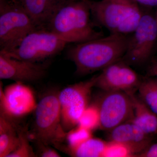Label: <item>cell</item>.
<instances>
[{
  "mask_svg": "<svg viewBox=\"0 0 157 157\" xmlns=\"http://www.w3.org/2000/svg\"><path fill=\"white\" fill-rule=\"evenodd\" d=\"M129 37L111 33L85 42L76 43L69 48L68 58L74 63L76 73L86 75L104 70L122 58Z\"/></svg>",
  "mask_w": 157,
  "mask_h": 157,
  "instance_id": "6da1fadb",
  "label": "cell"
},
{
  "mask_svg": "<svg viewBox=\"0 0 157 157\" xmlns=\"http://www.w3.org/2000/svg\"><path fill=\"white\" fill-rule=\"evenodd\" d=\"M89 1L67 0L48 25L50 30L69 43H80L101 37L91 21Z\"/></svg>",
  "mask_w": 157,
  "mask_h": 157,
  "instance_id": "7a4b0ae2",
  "label": "cell"
},
{
  "mask_svg": "<svg viewBox=\"0 0 157 157\" xmlns=\"http://www.w3.org/2000/svg\"><path fill=\"white\" fill-rule=\"evenodd\" d=\"M89 3L91 15L111 33L132 34L143 14L134 0H101Z\"/></svg>",
  "mask_w": 157,
  "mask_h": 157,
  "instance_id": "3957f363",
  "label": "cell"
},
{
  "mask_svg": "<svg viewBox=\"0 0 157 157\" xmlns=\"http://www.w3.org/2000/svg\"><path fill=\"white\" fill-rule=\"evenodd\" d=\"M38 29L20 1H2L0 8L1 51L15 49L28 34Z\"/></svg>",
  "mask_w": 157,
  "mask_h": 157,
  "instance_id": "277c9868",
  "label": "cell"
},
{
  "mask_svg": "<svg viewBox=\"0 0 157 157\" xmlns=\"http://www.w3.org/2000/svg\"><path fill=\"white\" fill-rule=\"evenodd\" d=\"M34 139L46 145L57 146L66 139L62 126L59 93L51 92L37 103L35 110Z\"/></svg>",
  "mask_w": 157,
  "mask_h": 157,
  "instance_id": "5b68a950",
  "label": "cell"
},
{
  "mask_svg": "<svg viewBox=\"0 0 157 157\" xmlns=\"http://www.w3.org/2000/svg\"><path fill=\"white\" fill-rule=\"evenodd\" d=\"M68 43L51 31L37 29L28 34L14 50L1 52L14 58L38 63L59 53Z\"/></svg>",
  "mask_w": 157,
  "mask_h": 157,
  "instance_id": "8992f818",
  "label": "cell"
},
{
  "mask_svg": "<svg viewBox=\"0 0 157 157\" xmlns=\"http://www.w3.org/2000/svg\"><path fill=\"white\" fill-rule=\"evenodd\" d=\"M97 76L69 86L59 92L62 126L66 132L78 125L82 113L89 106Z\"/></svg>",
  "mask_w": 157,
  "mask_h": 157,
  "instance_id": "52a82bcc",
  "label": "cell"
},
{
  "mask_svg": "<svg viewBox=\"0 0 157 157\" xmlns=\"http://www.w3.org/2000/svg\"><path fill=\"white\" fill-rule=\"evenodd\" d=\"M157 39V19L150 14H143L137 28L129 37L121 59L130 66L145 63L151 56Z\"/></svg>",
  "mask_w": 157,
  "mask_h": 157,
  "instance_id": "ba28073f",
  "label": "cell"
},
{
  "mask_svg": "<svg viewBox=\"0 0 157 157\" xmlns=\"http://www.w3.org/2000/svg\"><path fill=\"white\" fill-rule=\"evenodd\" d=\"M104 93L96 106L100 116L99 128L109 132L132 120L134 115L133 102L131 96L124 92Z\"/></svg>",
  "mask_w": 157,
  "mask_h": 157,
  "instance_id": "9c48e42d",
  "label": "cell"
},
{
  "mask_svg": "<svg viewBox=\"0 0 157 157\" xmlns=\"http://www.w3.org/2000/svg\"><path fill=\"white\" fill-rule=\"evenodd\" d=\"M141 81L131 66L121 59L97 75L95 86L104 92L122 91L132 94L138 90Z\"/></svg>",
  "mask_w": 157,
  "mask_h": 157,
  "instance_id": "30bf717a",
  "label": "cell"
},
{
  "mask_svg": "<svg viewBox=\"0 0 157 157\" xmlns=\"http://www.w3.org/2000/svg\"><path fill=\"white\" fill-rule=\"evenodd\" d=\"M1 113L13 118L25 116L35 110L37 103L30 88L16 82L0 90Z\"/></svg>",
  "mask_w": 157,
  "mask_h": 157,
  "instance_id": "8fae6325",
  "label": "cell"
},
{
  "mask_svg": "<svg viewBox=\"0 0 157 157\" xmlns=\"http://www.w3.org/2000/svg\"><path fill=\"white\" fill-rule=\"evenodd\" d=\"M46 73L44 64L11 57L0 52V78L16 82H32L43 78Z\"/></svg>",
  "mask_w": 157,
  "mask_h": 157,
  "instance_id": "7c38bea8",
  "label": "cell"
},
{
  "mask_svg": "<svg viewBox=\"0 0 157 157\" xmlns=\"http://www.w3.org/2000/svg\"><path fill=\"white\" fill-rule=\"evenodd\" d=\"M109 132L110 141L124 144L134 156H138L152 144L151 135L131 122L121 124Z\"/></svg>",
  "mask_w": 157,
  "mask_h": 157,
  "instance_id": "4fadbf2b",
  "label": "cell"
},
{
  "mask_svg": "<svg viewBox=\"0 0 157 157\" xmlns=\"http://www.w3.org/2000/svg\"><path fill=\"white\" fill-rule=\"evenodd\" d=\"M67 0H21V5L38 29L48 24Z\"/></svg>",
  "mask_w": 157,
  "mask_h": 157,
  "instance_id": "5bb4252c",
  "label": "cell"
},
{
  "mask_svg": "<svg viewBox=\"0 0 157 157\" xmlns=\"http://www.w3.org/2000/svg\"><path fill=\"white\" fill-rule=\"evenodd\" d=\"M12 118L0 114V157H8L17 148L20 141L19 127Z\"/></svg>",
  "mask_w": 157,
  "mask_h": 157,
  "instance_id": "9a60e30c",
  "label": "cell"
},
{
  "mask_svg": "<svg viewBox=\"0 0 157 157\" xmlns=\"http://www.w3.org/2000/svg\"><path fill=\"white\" fill-rule=\"evenodd\" d=\"M132 100L134 115L131 122L149 135H152L157 132V116L135 94H129Z\"/></svg>",
  "mask_w": 157,
  "mask_h": 157,
  "instance_id": "2e32d148",
  "label": "cell"
},
{
  "mask_svg": "<svg viewBox=\"0 0 157 157\" xmlns=\"http://www.w3.org/2000/svg\"><path fill=\"white\" fill-rule=\"evenodd\" d=\"M107 143L99 138L92 137L75 148L63 149L73 157H103Z\"/></svg>",
  "mask_w": 157,
  "mask_h": 157,
  "instance_id": "e0dca14e",
  "label": "cell"
},
{
  "mask_svg": "<svg viewBox=\"0 0 157 157\" xmlns=\"http://www.w3.org/2000/svg\"><path fill=\"white\" fill-rule=\"evenodd\" d=\"M139 98L157 115V78L142 80L138 87Z\"/></svg>",
  "mask_w": 157,
  "mask_h": 157,
  "instance_id": "ac0fdd59",
  "label": "cell"
},
{
  "mask_svg": "<svg viewBox=\"0 0 157 157\" xmlns=\"http://www.w3.org/2000/svg\"><path fill=\"white\" fill-rule=\"evenodd\" d=\"M92 131L77 125L67 132L66 139L68 146L62 148H74L92 137Z\"/></svg>",
  "mask_w": 157,
  "mask_h": 157,
  "instance_id": "d6986e66",
  "label": "cell"
},
{
  "mask_svg": "<svg viewBox=\"0 0 157 157\" xmlns=\"http://www.w3.org/2000/svg\"><path fill=\"white\" fill-rule=\"evenodd\" d=\"M78 125L92 131L100 126V116L96 105L89 106L79 119Z\"/></svg>",
  "mask_w": 157,
  "mask_h": 157,
  "instance_id": "ffe728a7",
  "label": "cell"
},
{
  "mask_svg": "<svg viewBox=\"0 0 157 157\" xmlns=\"http://www.w3.org/2000/svg\"><path fill=\"white\" fill-rule=\"evenodd\" d=\"M20 141L17 148L8 157H36L33 149L30 144L28 135L26 132L19 128Z\"/></svg>",
  "mask_w": 157,
  "mask_h": 157,
  "instance_id": "44dd1931",
  "label": "cell"
},
{
  "mask_svg": "<svg viewBox=\"0 0 157 157\" xmlns=\"http://www.w3.org/2000/svg\"><path fill=\"white\" fill-rule=\"evenodd\" d=\"M133 156L132 152L126 146L122 144L113 141L107 142L103 156L104 157Z\"/></svg>",
  "mask_w": 157,
  "mask_h": 157,
  "instance_id": "7402d4cb",
  "label": "cell"
},
{
  "mask_svg": "<svg viewBox=\"0 0 157 157\" xmlns=\"http://www.w3.org/2000/svg\"><path fill=\"white\" fill-rule=\"evenodd\" d=\"M37 145L39 147V156L42 157H59L60 155L56 151L41 142L37 141Z\"/></svg>",
  "mask_w": 157,
  "mask_h": 157,
  "instance_id": "603a6c76",
  "label": "cell"
},
{
  "mask_svg": "<svg viewBox=\"0 0 157 157\" xmlns=\"http://www.w3.org/2000/svg\"><path fill=\"white\" fill-rule=\"evenodd\" d=\"M138 157H157V143L151 144L146 150L138 155Z\"/></svg>",
  "mask_w": 157,
  "mask_h": 157,
  "instance_id": "cb8c5ba5",
  "label": "cell"
},
{
  "mask_svg": "<svg viewBox=\"0 0 157 157\" xmlns=\"http://www.w3.org/2000/svg\"><path fill=\"white\" fill-rule=\"evenodd\" d=\"M135 2L148 6V7H155L157 6V0H134Z\"/></svg>",
  "mask_w": 157,
  "mask_h": 157,
  "instance_id": "d4e9b609",
  "label": "cell"
},
{
  "mask_svg": "<svg viewBox=\"0 0 157 157\" xmlns=\"http://www.w3.org/2000/svg\"><path fill=\"white\" fill-rule=\"evenodd\" d=\"M153 73L154 75L156 76V77L157 78V66L155 67L154 68L153 70Z\"/></svg>",
  "mask_w": 157,
  "mask_h": 157,
  "instance_id": "484cf974",
  "label": "cell"
},
{
  "mask_svg": "<svg viewBox=\"0 0 157 157\" xmlns=\"http://www.w3.org/2000/svg\"><path fill=\"white\" fill-rule=\"evenodd\" d=\"M19 1H20V0H19Z\"/></svg>",
  "mask_w": 157,
  "mask_h": 157,
  "instance_id": "4316f807",
  "label": "cell"
},
{
  "mask_svg": "<svg viewBox=\"0 0 157 157\" xmlns=\"http://www.w3.org/2000/svg\"></svg>",
  "mask_w": 157,
  "mask_h": 157,
  "instance_id": "83f0119b",
  "label": "cell"
}]
</instances>
